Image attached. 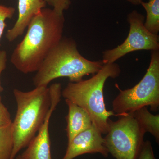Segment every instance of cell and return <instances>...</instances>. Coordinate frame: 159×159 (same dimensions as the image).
I'll return each mask as SVG.
<instances>
[{
	"label": "cell",
	"mask_w": 159,
	"mask_h": 159,
	"mask_svg": "<svg viewBox=\"0 0 159 159\" xmlns=\"http://www.w3.org/2000/svg\"><path fill=\"white\" fill-rule=\"evenodd\" d=\"M142 7L146 11L144 26L149 32L158 35L159 32V0H148L142 2Z\"/></svg>",
	"instance_id": "13"
},
{
	"label": "cell",
	"mask_w": 159,
	"mask_h": 159,
	"mask_svg": "<svg viewBox=\"0 0 159 159\" xmlns=\"http://www.w3.org/2000/svg\"><path fill=\"white\" fill-rule=\"evenodd\" d=\"M135 6L141 5V3L143 2V0H126Z\"/></svg>",
	"instance_id": "20"
},
{
	"label": "cell",
	"mask_w": 159,
	"mask_h": 159,
	"mask_svg": "<svg viewBox=\"0 0 159 159\" xmlns=\"http://www.w3.org/2000/svg\"><path fill=\"white\" fill-rule=\"evenodd\" d=\"M16 159H23L20 156V155H18L17 157H16Z\"/></svg>",
	"instance_id": "21"
},
{
	"label": "cell",
	"mask_w": 159,
	"mask_h": 159,
	"mask_svg": "<svg viewBox=\"0 0 159 159\" xmlns=\"http://www.w3.org/2000/svg\"><path fill=\"white\" fill-rule=\"evenodd\" d=\"M46 5L44 0H18L17 20L6 34L9 42H12L24 34L31 20L45 8Z\"/></svg>",
	"instance_id": "9"
},
{
	"label": "cell",
	"mask_w": 159,
	"mask_h": 159,
	"mask_svg": "<svg viewBox=\"0 0 159 159\" xmlns=\"http://www.w3.org/2000/svg\"><path fill=\"white\" fill-rule=\"evenodd\" d=\"M15 11V10L13 7L0 5V39L6 27V20L11 18L14 14Z\"/></svg>",
	"instance_id": "15"
},
{
	"label": "cell",
	"mask_w": 159,
	"mask_h": 159,
	"mask_svg": "<svg viewBox=\"0 0 159 159\" xmlns=\"http://www.w3.org/2000/svg\"><path fill=\"white\" fill-rule=\"evenodd\" d=\"M101 61H92L80 54L73 39L62 38L43 61L33 78L34 86L48 87L57 78L67 77L77 82L90 74H96L103 66Z\"/></svg>",
	"instance_id": "2"
},
{
	"label": "cell",
	"mask_w": 159,
	"mask_h": 159,
	"mask_svg": "<svg viewBox=\"0 0 159 159\" xmlns=\"http://www.w3.org/2000/svg\"><path fill=\"white\" fill-rule=\"evenodd\" d=\"M65 101L68 107V113L66 117L68 143L77 134L90 127L93 123L85 110L69 99H65Z\"/></svg>",
	"instance_id": "11"
},
{
	"label": "cell",
	"mask_w": 159,
	"mask_h": 159,
	"mask_svg": "<svg viewBox=\"0 0 159 159\" xmlns=\"http://www.w3.org/2000/svg\"><path fill=\"white\" fill-rule=\"evenodd\" d=\"M145 18L137 10L127 15L129 25L128 36L120 45L102 52L103 64L112 63L129 53L134 51L147 50L159 51V36L152 34L144 26Z\"/></svg>",
	"instance_id": "7"
},
{
	"label": "cell",
	"mask_w": 159,
	"mask_h": 159,
	"mask_svg": "<svg viewBox=\"0 0 159 159\" xmlns=\"http://www.w3.org/2000/svg\"><path fill=\"white\" fill-rule=\"evenodd\" d=\"M50 118L47 117L27 148L20 156L23 159H52L49 126Z\"/></svg>",
	"instance_id": "10"
},
{
	"label": "cell",
	"mask_w": 159,
	"mask_h": 159,
	"mask_svg": "<svg viewBox=\"0 0 159 159\" xmlns=\"http://www.w3.org/2000/svg\"><path fill=\"white\" fill-rule=\"evenodd\" d=\"M108 129L104 138L109 153L116 159H137L144 144L145 132L132 114L108 121Z\"/></svg>",
	"instance_id": "6"
},
{
	"label": "cell",
	"mask_w": 159,
	"mask_h": 159,
	"mask_svg": "<svg viewBox=\"0 0 159 159\" xmlns=\"http://www.w3.org/2000/svg\"><path fill=\"white\" fill-rule=\"evenodd\" d=\"M17 111L11 123L14 147L11 159H14L23 148L29 145L36 135L45 119L51 106L48 87H36L25 92L13 90Z\"/></svg>",
	"instance_id": "4"
},
{
	"label": "cell",
	"mask_w": 159,
	"mask_h": 159,
	"mask_svg": "<svg viewBox=\"0 0 159 159\" xmlns=\"http://www.w3.org/2000/svg\"><path fill=\"white\" fill-rule=\"evenodd\" d=\"M88 153H99L105 157L109 154L102 134L93 124L68 143L66 151L62 159H74Z\"/></svg>",
	"instance_id": "8"
},
{
	"label": "cell",
	"mask_w": 159,
	"mask_h": 159,
	"mask_svg": "<svg viewBox=\"0 0 159 159\" xmlns=\"http://www.w3.org/2000/svg\"><path fill=\"white\" fill-rule=\"evenodd\" d=\"M14 147L11 123L0 127V159H11Z\"/></svg>",
	"instance_id": "14"
},
{
	"label": "cell",
	"mask_w": 159,
	"mask_h": 159,
	"mask_svg": "<svg viewBox=\"0 0 159 159\" xmlns=\"http://www.w3.org/2000/svg\"><path fill=\"white\" fill-rule=\"evenodd\" d=\"M120 91L112 102L113 111L119 116L132 114L144 107L157 111L159 107V51H151L150 64L145 75L132 88Z\"/></svg>",
	"instance_id": "5"
},
{
	"label": "cell",
	"mask_w": 159,
	"mask_h": 159,
	"mask_svg": "<svg viewBox=\"0 0 159 159\" xmlns=\"http://www.w3.org/2000/svg\"><path fill=\"white\" fill-rule=\"evenodd\" d=\"M143 130L152 135L157 143L159 142V115L151 113L147 107H144L132 113Z\"/></svg>",
	"instance_id": "12"
},
{
	"label": "cell",
	"mask_w": 159,
	"mask_h": 159,
	"mask_svg": "<svg viewBox=\"0 0 159 159\" xmlns=\"http://www.w3.org/2000/svg\"><path fill=\"white\" fill-rule=\"evenodd\" d=\"M12 121L8 109L2 102H0V127L10 125Z\"/></svg>",
	"instance_id": "18"
},
{
	"label": "cell",
	"mask_w": 159,
	"mask_h": 159,
	"mask_svg": "<svg viewBox=\"0 0 159 159\" xmlns=\"http://www.w3.org/2000/svg\"><path fill=\"white\" fill-rule=\"evenodd\" d=\"M46 4L52 6L53 10L59 14H63L71 5L70 0H44Z\"/></svg>",
	"instance_id": "16"
},
{
	"label": "cell",
	"mask_w": 159,
	"mask_h": 159,
	"mask_svg": "<svg viewBox=\"0 0 159 159\" xmlns=\"http://www.w3.org/2000/svg\"><path fill=\"white\" fill-rule=\"evenodd\" d=\"M137 159H156L150 141L144 142Z\"/></svg>",
	"instance_id": "17"
},
{
	"label": "cell",
	"mask_w": 159,
	"mask_h": 159,
	"mask_svg": "<svg viewBox=\"0 0 159 159\" xmlns=\"http://www.w3.org/2000/svg\"><path fill=\"white\" fill-rule=\"evenodd\" d=\"M121 72L120 67L116 63L104 64L99 72L90 79L69 82L61 91V96L65 99L70 100L88 112L93 124L103 134L108 132L110 117H119L112 111H107L106 108L104 85L108 78H117Z\"/></svg>",
	"instance_id": "3"
},
{
	"label": "cell",
	"mask_w": 159,
	"mask_h": 159,
	"mask_svg": "<svg viewBox=\"0 0 159 159\" xmlns=\"http://www.w3.org/2000/svg\"><path fill=\"white\" fill-rule=\"evenodd\" d=\"M64 14L43 9L31 20L27 33L12 52L10 61L24 74L36 72L51 51L63 38Z\"/></svg>",
	"instance_id": "1"
},
{
	"label": "cell",
	"mask_w": 159,
	"mask_h": 159,
	"mask_svg": "<svg viewBox=\"0 0 159 159\" xmlns=\"http://www.w3.org/2000/svg\"><path fill=\"white\" fill-rule=\"evenodd\" d=\"M7 62V54L6 51H0V102H2L1 93L3 90L2 87L1 85V76L2 72L6 68Z\"/></svg>",
	"instance_id": "19"
}]
</instances>
